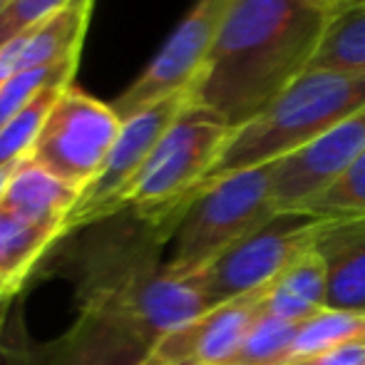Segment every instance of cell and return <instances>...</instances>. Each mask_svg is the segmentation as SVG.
<instances>
[{"instance_id": "6da1fadb", "label": "cell", "mask_w": 365, "mask_h": 365, "mask_svg": "<svg viewBox=\"0 0 365 365\" xmlns=\"http://www.w3.org/2000/svg\"><path fill=\"white\" fill-rule=\"evenodd\" d=\"M179 224H152L130 207L75 231V244L53 251L58 271L75 281L80 311H95L125 323L149 348L169 331L207 313L202 274H174L164 266V249Z\"/></svg>"}, {"instance_id": "7a4b0ae2", "label": "cell", "mask_w": 365, "mask_h": 365, "mask_svg": "<svg viewBox=\"0 0 365 365\" xmlns=\"http://www.w3.org/2000/svg\"><path fill=\"white\" fill-rule=\"evenodd\" d=\"M333 10L318 0H234L192 105L231 130L249 125L308 70Z\"/></svg>"}, {"instance_id": "3957f363", "label": "cell", "mask_w": 365, "mask_h": 365, "mask_svg": "<svg viewBox=\"0 0 365 365\" xmlns=\"http://www.w3.org/2000/svg\"><path fill=\"white\" fill-rule=\"evenodd\" d=\"M361 107H365V73H303L269 110L234 130L204 187L231 172L289 157Z\"/></svg>"}, {"instance_id": "277c9868", "label": "cell", "mask_w": 365, "mask_h": 365, "mask_svg": "<svg viewBox=\"0 0 365 365\" xmlns=\"http://www.w3.org/2000/svg\"><path fill=\"white\" fill-rule=\"evenodd\" d=\"M274 162L231 172L207 184L184 212L164 266L174 274H202L224 251L276 217Z\"/></svg>"}, {"instance_id": "5b68a950", "label": "cell", "mask_w": 365, "mask_h": 365, "mask_svg": "<svg viewBox=\"0 0 365 365\" xmlns=\"http://www.w3.org/2000/svg\"><path fill=\"white\" fill-rule=\"evenodd\" d=\"M231 135V127L189 102L132 184L127 207L152 224H179Z\"/></svg>"}, {"instance_id": "8992f818", "label": "cell", "mask_w": 365, "mask_h": 365, "mask_svg": "<svg viewBox=\"0 0 365 365\" xmlns=\"http://www.w3.org/2000/svg\"><path fill=\"white\" fill-rule=\"evenodd\" d=\"M120 130L122 120L115 107L70 85L55 102L30 159L85 192L105 167Z\"/></svg>"}, {"instance_id": "52a82bcc", "label": "cell", "mask_w": 365, "mask_h": 365, "mask_svg": "<svg viewBox=\"0 0 365 365\" xmlns=\"http://www.w3.org/2000/svg\"><path fill=\"white\" fill-rule=\"evenodd\" d=\"M189 102H192L189 92H179V95L167 97V100L122 120L120 137H117L105 167L77 199L63 239L127 209V194H130L132 184L145 169L154 147L177 122V117L187 110Z\"/></svg>"}, {"instance_id": "ba28073f", "label": "cell", "mask_w": 365, "mask_h": 365, "mask_svg": "<svg viewBox=\"0 0 365 365\" xmlns=\"http://www.w3.org/2000/svg\"><path fill=\"white\" fill-rule=\"evenodd\" d=\"M321 226L323 219L286 212L251 231L246 239L224 251L207 271H202L209 306H221L231 298L271 284L291 261L316 244Z\"/></svg>"}, {"instance_id": "9c48e42d", "label": "cell", "mask_w": 365, "mask_h": 365, "mask_svg": "<svg viewBox=\"0 0 365 365\" xmlns=\"http://www.w3.org/2000/svg\"><path fill=\"white\" fill-rule=\"evenodd\" d=\"M231 5L234 0H197L192 5L145 73L112 102L120 120H127L179 92H192L194 82L207 68Z\"/></svg>"}, {"instance_id": "30bf717a", "label": "cell", "mask_w": 365, "mask_h": 365, "mask_svg": "<svg viewBox=\"0 0 365 365\" xmlns=\"http://www.w3.org/2000/svg\"><path fill=\"white\" fill-rule=\"evenodd\" d=\"M269 286L231 298L169 331L149 348L142 365H226L266 313Z\"/></svg>"}, {"instance_id": "8fae6325", "label": "cell", "mask_w": 365, "mask_h": 365, "mask_svg": "<svg viewBox=\"0 0 365 365\" xmlns=\"http://www.w3.org/2000/svg\"><path fill=\"white\" fill-rule=\"evenodd\" d=\"M365 152V107L311 145L274 162V207L279 214L306 212Z\"/></svg>"}, {"instance_id": "7c38bea8", "label": "cell", "mask_w": 365, "mask_h": 365, "mask_svg": "<svg viewBox=\"0 0 365 365\" xmlns=\"http://www.w3.org/2000/svg\"><path fill=\"white\" fill-rule=\"evenodd\" d=\"M149 346L135 331L105 313L80 311L53 341H15L8 365H142Z\"/></svg>"}, {"instance_id": "4fadbf2b", "label": "cell", "mask_w": 365, "mask_h": 365, "mask_svg": "<svg viewBox=\"0 0 365 365\" xmlns=\"http://www.w3.org/2000/svg\"><path fill=\"white\" fill-rule=\"evenodd\" d=\"M95 0H73L53 18L0 45V85L25 70L48 68L80 55Z\"/></svg>"}, {"instance_id": "5bb4252c", "label": "cell", "mask_w": 365, "mask_h": 365, "mask_svg": "<svg viewBox=\"0 0 365 365\" xmlns=\"http://www.w3.org/2000/svg\"><path fill=\"white\" fill-rule=\"evenodd\" d=\"M316 249L326 261V308L365 313V219L323 221Z\"/></svg>"}, {"instance_id": "9a60e30c", "label": "cell", "mask_w": 365, "mask_h": 365, "mask_svg": "<svg viewBox=\"0 0 365 365\" xmlns=\"http://www.w3.org/2000/svg\"><path fill=\"white\" fill-rule=\"evenodd\" d=\"M80 194V189L65 184L63 179L28 157L10 172L0 207L33 224L53 226L65 234V226Z\"/></svg>"}, {"instance_id": "2e32d148", "label": "cell", "mask_w": 365, "mask_h": 365, "mask_svg": "<svg viewBox=\"0 0 365 365\" xmlns=\"http://www.w3.org/2000/svg\"><path fill=\"white\" fill-rule=\"evenodd\" d=\"M60 239V229L33 224L0 207V301H13Z\"/></svg>"}, {"instance_id": "e0dca14e", "label": "cell", "mask_w": 365, "mask_h": 365, "mask_svg": "<svg viewBox=\"0 0 365 365\" xmlns=\"http://www.w3.org/2000/svg\"><path fill=\"white\" fill-rule=\"evenodd\" d=\"M323 308H326V261L313 244L271 281L266 313L301 326Z\"/></svg>"}, {"instance_id": "ac0fdd59", "label": "cell", "mask_w": 365, "mask_h": 365, "mask_svg": "<svg viewBox=\"0 0 365 365\" xmlns=\"http://www.w3.org/2000/svg\"><path fill=\"white\" fill-rule=\"evenodd\" d=\"M311 70L365 73V0H351L333 10L306 73Z\"/></svg>"}, {"instance_id": "d6986e66", "label": "cell", "mask_w": 365, "mask_h": 365, "mask_svg": "<svg viewBox=\"0 0 365 365\" xmlns=\"http://www.w3.org/2000/svg\"><path fill=\"white\" fill-rule=\"evenodd\" d=\"M73 82L50 85L30 105H25L13 120L0 127V169H15L23 159L30 157L45 122H48L50 112H53L55 102L60 100V95Z\"/></svg>"}, {"instance_id": "ffe728a7", "label": "cell", "mask_w": 365, "mask_h": 365, "mask_svg": "<svg viewBox=\"0 0 365 365\" xmlns=\"http://www.w3.org/2000/svg\"><path fill=\"white\" fill-rule=\"evenodd\" d=\"M351 343H365V313L323 308L321 313L298 326L296 341H293V358L318 356V353L336 351Z\"/></svg>"}, {"instance_id": "44dd1931", "label": "cell", "mask_w": 365, "mask_h": 365, "mask_svg": "<svg viewBox=\"0 0 365 365\" xmlns=\"http://www.w3.org/2000/svg\"><path fill=\"white\" fill-rule=\"evenodd\" d=\"M296 333L298 323L264 313L226 365H289Z\"/></svg>"}, {"instance_id": "7402d4cb", "label": "cell", "mask_w": 365, "mask_h": 365, "mask_svg": "<svg viewBox=\"0 0 365 365\" xmlns=\"http://www.w3.org/2000/svg\"><path fill=\"white\" fill-rule=\"evenodd\" d=\"M80 55H73L68 60H60L48 68H35L25 70V73L10 77L0 85V127L10 122L25 105L35 100L43 90L58 82H73Z\"/></svg>"}, {"instance_id": "603a6c76", "label": "cell", "mask_w": 365, "mask_h": 365, "mask_svg": "<svg viewBox=\"0 0 365 365\" xmlns=\"http://www.w3.org/2000/svg\"><path fill=\"white\" fill-rule=\"evenodd\" d=\"M301 214L323 221L365 219V152L346 169V174L333 187H328Z\"/></svg>"}, {"instance_id": "cb8c5ba5", "label": "cell", "mask_w": 365, "mask_h": 365, "mask_svg": "<svg viewBox=\"0 0 365 365\" xmlns=\"http://www.w3.org/2000/svg\"><path fill=\"white\" fill-rule=\"evenodd\" d=\"M73 0H10L3 10H0V45L8 40L18 38L33 25L43 23V20L53 18Z\"/></svg>"}, {"instance_id": "d4e9b609", "label": "cell", "mask_w": 365, "mask_h": 365, "mask_svg": "<svg viewBox=\"0 0 365 365\" xmlns=\"http://www.w3.org/2000/svg\"><path fill=\"white\" fill-rule=\"evenodd\" d=\"M289 365H365V343H351L318 356L293 358Z\"/></svg>"}, {"instance_id": "484cf974", "label": "cell", "mask_w": 365, "mask_h": 365, "mask_svg": "<svg viewBox=\"0 0 365 365\" xmlns=\"http://www.w3.org/2000/svg\"><path fill=\"white\" fill-rule=\"evenodd\" d=\"M10 172H13V169H0V199H3V194H5V187H8Z\"/></svg>"}, {"instance_id": "4316f807", "label": "cell", "mask_w": 365, "mask_h": 365, "mask_svg": "<svg viewBox=\"0 0 365 365\" xmlns=\"http://www.w3.org/2000/svg\"><path fill=\"white\" fill-rule=\"evenodd\" d=\"M8 306H10V303H5V306L0 308V336H3V326H5V313H8Z\"/></svg>"}, {"instance_id": "83f0119b", "label": "cell", "mask_w": 365, "mask_h": 365, "mask_svg": "<svg viewBox=\"0 0 365 365\" xmlns=\"http://www.w3.org/2000/svg\"><path fill=\"white\" fill-rule=\"evenodd\" d=\"M318 3H326V5H333V8H338V5L351 3V0H318Z\"/></svg>"}, {"instance_id": "f1b7e54d", "label": "cell", "mask_w": 365, "mask_h": 365, "mask_svg": "<svg viewBox=\"0 0 365 365\" xmlns=\"http://www.w3.org/2000/svg\"><path fill=\"white\" fill-rule=\"evenodd\" d=\"M10 3V0H0V10H3L5 8V5H8Z\"/></svg>"}, {"instance_id": "f546056e", "label": "cell", "mask_w": 365, "mask_h": 365, "mask_svg": "<svg viewBox=\"0 0 365 365\" xmlns=\"http://www.w3.org/2000/svg\"><path fill=\"white\" fill-rule=\"evenodd\" d=\"M5 303H10V301H0V308H3V306H5Z\"/></svg>"}]
</instances>
